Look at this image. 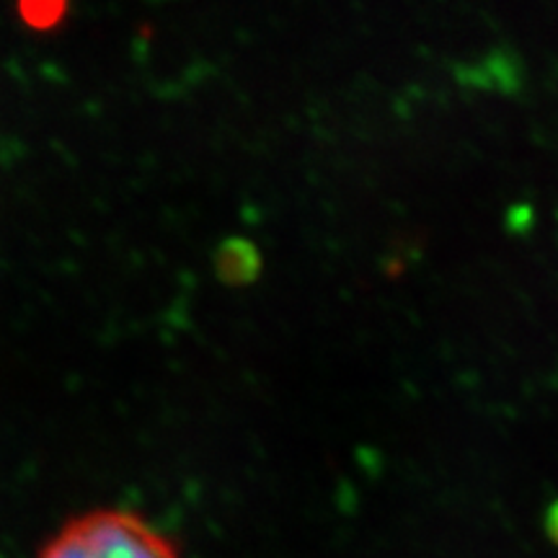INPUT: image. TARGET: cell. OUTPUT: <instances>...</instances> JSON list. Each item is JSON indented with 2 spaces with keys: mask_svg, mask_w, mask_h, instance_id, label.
Returning <instances> with one entry per match:
<instances>
[{
  "mask_svg": "<svg viewBox=\"0 0 558 558\" xmlns=\"http://www.w3.org/2000/svg\"><path fill=\"white\" fill-rule=\"evenodd\" d=\"M37 558H181L169 535L124 507L75 514L47 538Z\"/></svg>",
  "mask_w": 558,
  "mask_h": 558,
  "instance_id": "obj_1",
  "label": "cell"
},
{
  "mask_svg": "<svg viewBox=\"0 0 558 558\" xmlns=\"http://www.w3.org/2000/svg\"><path fill=\"white\" fill-rule=\"evenodd\" d=\"M259 267H262L259 254H256V248L246 241H230L220 251L218 269L222 279H228V282L233 284L248 282V279H254Z\"/></svg>",
  "mask_w": 558,
  "mask_h": 558,
  "instance_id": "obj_2",
  "label": "cell"
}]
</instances>
